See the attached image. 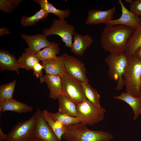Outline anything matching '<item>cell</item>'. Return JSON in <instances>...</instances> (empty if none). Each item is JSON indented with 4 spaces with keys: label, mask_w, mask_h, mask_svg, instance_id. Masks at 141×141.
<instances>
[{
    "label": "cell",
    "mask_w": 141,
    "mask_h": 141,
    "mask_svg": "<svg viewBox=\"0 0 141 141\" xmlns=\"http://www.w3.org/2000/svg\"><path fill=\"white\" fill-rule=\"evenodd\" d=\"M49 14L45 10L41 9L32 16H22L20 21V24L24 27L31 26L44 19Z\"/></svg>",
    "instance_id": "obj_27"
},
{
    "label": "cell",
    "mask_w": 141,
    "mask_h": 141,
    "mask_svg": "<svg viewBox=\"0 0 141 141\" xmlns=\"http://www.w3.org/2000/svg\"><path fill=\"white\" fill-rule=\"evenodd\" d=\"M73 42L71 48V51L75 55L81 56L86 50L93 43L92 37L88 34L82 35L75 33L73 37Z\"/></svg>",
    "instance_id": "obj_15"
},
{
    "label": "cell",
    "mask_w": 141,
    "mask_h": 141,
    "mask_svg": "<svg viewBox=\"0 0 141 141\" xmlns=\"http://www.w3.org/2000/svg\"><path fill=\"white\" fill-rule=\"evenodd\" d=\"M129 7L131 11L139 16H141V0H133Z\"/></svg>",
    "instance_id": "obj_31"
},
{
    "label": "cell",
    "mask_w": 141,
    "mask_h": 141,
    "mask_svg": "<svg viewBox=\"0 0 141 141\" xmlns=\"http://www.w3.org/2000/svg\"><path fill=\"white\" fill-rule=\"evenodd\" d=\"M33 106L11 98L0 103V112L7 111L14 112L19 114L31 112Z\"/></svg>",
    "instance_id": "obj_16"
},
{
    "label": "cell",
    "mask_w": 141,
    "mask_h": 141,
    "mask_svg": "<svg viewBox=\"0 0 141 141\" xmlns=\"http://www.w3.org/2000/svg\"><path fill=\"white\" fill-rule=\"evenodd\" d=\"M104 61L108 67L109 78L116 82V89L121 90L125 86L123 76L127 64L126 56L124 53L120 54L110 53Z\"/></svg>",
    "instance_id": "obj_4"
},
{
    "label": "cell",
    "mask_w": 141,
    "mask_h": 141,
    "mask_svg": "<svg viewBox=\"0 0 141 141\" xmlns=\"http://www.w3.org/2000/svg\"><path fill=\"white\" fill-rule=\"evenodd\" d=\"M49 116L53 120L60 123L64 127L80 122L77 117L69 116L59 112L54 113L48 111Z\"/></svg>",
    "instance_id": "obj_25"
},
{
    "label": "cell",
    "mask_w": 141,
    "mask_h": 141,
    "mask_svg": "<svg viewBox=\"0 0 141 141\" xmlns=\"http://www.w3.org/2000/svg\"><path fill=\"white\" fill-rule=\"evenodd\" d=\"M75 31V26L65 19H56L53 20L50 27L43 29V33L47 37L52 35L59 36L65 46L70 48Z\"/></svg>",
    "instance_id": "obj_6"
},
{
    "label": "cell",
    "mask_w": 141,
    "mask_h": 141,
    "mask_svg": "<svg viewBox=\"0 0 141 141\" xmlns=\"http://www.w3.org/2000/svg\"><path fill=\"white\" fill-rule=\"evenodd\" d=\"M140 92H141V83L140 84Z\"/></svg>",
    "instance_id": "obj_39"
},
{
    "label": "cell",
    "mask_w": 141,
    "mask_h": 141,
    "mask_svg": "<svg viewBox=\"0 0 141 141\" xmlns=\"http://www.w3.org/2000/svg\"><path fill=\"white\" fill-rule=\"evenodd\" d=\"M113 98L122 101L128 104L133 112V120H136L140 114V102L139 98L135 97L127 92H122L118 96H114Z\"/></svg>",
    "instance_id": "obj_21"
},
{
    "label": "cell",
    "mask_w": 141,
    "mask_h": 141,
    "mask_svg": "<svg viewBox=\"0 0 141 141\" xmlns=\"http://www.w3.org/2000/svg\"><path fill=\"white\" fill-rule=\"evenodd\" d=\"M115 10V7L106 10L90 9L88 12L85 23L90 25L105 24L107 21L113 20Z\"/></svg>",
    "instance_id": "obj_12"
},
{
    "label": "cell",
    "mask_w": 141,
    "mask_h": 141,
    "mask_svg": "<svg viewBox=\"0 0 141 141\" xmlns=\"http://www.w3.org/2000/svg\"><path fill=\"white\" fill-rule=\"evenodd\" d=\"M20 67L15 57L12 54L4 50L0 51V69L1 70L14 71L19 72Z\"/></svg>",
    "instance_id": "obj_18"
},
{
    "label": "cell",
    "mask_w": 141,
    "mask_h": 141,
    "mask_svg": "<svg viewBox=\"0 0 141 141\" xmlns=\"http://www.w3.org/2000/svg\"><path fill=\"white\" fill-rule=\"evenodd\" d=\"M36 121L34 113L28 119L17 123L9 132L6 141H27L34 136Z\"/></svg>",
    "instance_id": "obj_7"
},
{
    "label": "cell",
    "mask_w": 141,
    "mask_h": 141,
    "mask_svg": "<svg viewBox=\"0 0 141 141\" xmlns=\"http://www.w3.org/2000/svg\"><path fill=\"white\" fill-rule=\"evenodd\" d=\"M139 98L140 102V108L139 111V113L140 114H141V92H140V95Z\"/></svg>",
    "instance_id": "obj_37"
},
{
    "label": "cell",
    "mask_w": 141,
    "mask_h": 141,
    "mask_svg": "<svg viewBox=\"0 0 141 141\" xmlns=\"http://www.w3.org/2000/svg\"><path fill=\"white\" fill-rule=\"evenodd\" d=\"M64 127L62 138L66 141H109L113 138L108 132L90 130L81 122Z\"/></svg>",
    "instance_id": "obj_2"
},
{
    "label": "cell",
    "mask_w": 141,
    "mask_h": 141,
    "mask_svg": "<svg viewBox=\"0 0 141 141\" xmlns=\"http://www.w3.org/2000/svg\"><path fill=\"white\" fill-rule=\"evenodd\" d=\"M87 99L95 105L100 107V96L97 90L89 84L81 82Z\"/></svg>",
    "instance_id": "obj_28"
},
{
    "label": "cell",
    "mask_w": 141,
    "mask_h": 141,
    "mask_svg": "<svg viewBox=\"0 0 141 141\" xmlns=\"http://www.w3.org/2000/svg\"><path fill=\"white\" fill-rule=\"evenodd\" d=\"M27 141H43L40 139L36 137L33 136Z\"/></svg>",
    "instance_id": "obj_36"
},
{
    "label": "cell",
    "mask_w": 141,
    "mask_h": 141,
    "mask_svg": "<svg viewBox=\"0 0 141 141\" xmlns=\"http://www.w3.org/2000/svg\"><path fill=\"white\" fill-rule=\"evenodd\" d=\"M62 93L76 104L87 99L81 82L65 73L61 77Z\"/></svg>",
    "instance_id": "obj_8"
},
{
    "label": "cell",
    "mask_w": 141,
    "mask_h": 141,
    "mask_svg": "<svg viewBox=\"0 0 141 141\" xmlns=\"http://www.w3.org/2000/svg\"><path fill=\"white\" fill-rule=\"evenodd\" d=\"M118 2L121 8V16L117 19L107 21L105 24L106 26L121 25L130 27L134 30L137 29L141 22V18L128 10L121 0H119Z\"/></svg>",
    "instance_id": "obj_11"
},
{
    "label": "cell",
    "mask_w": 141,
    "mask_h": 141,
    "mask_svg": "<svg viewBox=\"0 0 141 141\" xmlns=\"http://www.w3.org/2000/svg\"><path fill=\"white\" fill-rule=\"evenodd\" d=\"M22 0H0V9L6 13L12 11Z\"/></svg>",
    "instance_id": "obj_30"
},
{
    "label": "cell",
    "mask_w": 141,
    "mask_h": 141,
    "mask_svg": "<svg viewBox=\"0 0 141 141\" xmlns=\"http://www.w3.org/2000/svg\"><path fill=\"white\" fill-rule=\"evenodd\" d=\"M20 35L27 43L30 50L35 54L41 49L49 46L51 43L44 34L30 35L22 34Z\"/></svg>",
    "instance_id": "obj_13"
},
{
    "label": "cell",
    "mask_w": 141,
    "mask_h": 141,
    "mask_svg": "<svg viewBox=\"0 0 141 141\" xmlns=\"http://www.w3.org/2000/svg\"><path fill=\"white\" fill-rule=\"evenodd\" d=\"M10 33L8 29L5 27H3L0 28V36H2L3 35L7 34Z\"/></svg>",
    "instance_id": "obj_34"
},
{
    "label": "cell",
    "mask_w": 141,
    "mask_h": 141,
    "mask_svg": "<svg viewBox=\"0 0 141 141\" xmlns=\"http://www.w3.org/2000/svg\"><path fill=\"white\" fill-rule=\"evenodd\" d=\"M8 137V135L5 134L2 131L1 127H0V141H6Z\"/></svg>",
    "instance_id": "obj_33"
},
{
    "label": "cell",
    "mask_w": 141,
    "mask_h": 141,
    "mask_svg": "<svg viewBox=\"0 0 141 141\" xmlns=\"http://www.w3.org/2000/svg\"><path fill=\"white\" fill-rule=\"evenodd\" d=\"M77 105V117L80 122L92 126L102 121L104 118L106 109L95 105L87 99Z\"/></svg>",
    "instance_id": "obj_5"
},
{
    "label": "cell",
    "mask_w": 141,
    "mask_h": 141,
    "mask_svg": "<svg viewBox=\"0 0 141 141\" xmlns=\"http://www.w3.org/2000/svg\"><path fill=\"white\" fill-rule=\"evenodd\" d=\"M61 56L66 73L80 82L89 83L86 68L82 61L67 53Z\"/></svg>",
    "instance_id": "obj_9"
},
{
    "label": "cell",
    "mask_w": 141,
    "mask_h": 141,
    "mask_svg": "<svg viewBox=\"0 0 141 141\" xmlns=\"http://www.w3.org/2000/svg\"><path fill=\"white\" fill-rule=\"evenodd\" d=\"M17 60L20 68L27 70L32 69L34 64L40 61L36 54L32 53L28 48L24 49V52Z\"/></svg>",
    "instance_id": "obj_22"
},
{
    "label": "cell",
    "mask_w": 141,
    "mask_h": 141,
    "mask_svg": "<svg viewBox=\"0 0 141 141\" xmlns=\"http://www.w3.org/2000/svg\"><path fill=\"white\" fill-rule=\"evenodd\" d=\"M48 111L45 109L42 110L43 117L57 136L58 141H60L64 132V127L59 122L55 121L52 119L48 115Z\"/></svg>",
    "instance_id": "obj_26"
},
{
    "label": "cell",
    "mask_w": 141,
    "mask_h": 141,
    "mask_svg": "<svg viewBox=\"0 0 141 141\" xmlns=\"http://www.w3.org/2000/svg\"><path fill=\"white\" fill-rule=\"evenodd\" d=\"M58 112L72 116L77 117V104L73 101L61 94L58 97Z\"/></svg>",
    "instance_id": "obj_19"
},
{
    "label": "cell",
    "mask_w": 141,
    "mask_h": 141,
    "mask_svg": "<svg viewBox=\"0 0 141 141\" xmlns=\"http://www.w3.org/2000/svg\"><path fill=\"white\" fill-rule=\"evenodd\" d=\"M35 114L36 121L33 136L43 141H59L57 136L45 120L42 110L38 108Z\"/></svg>",
    "instance_id": "obj_10"
},
{
    "label": "cell",
    "mask_w": 141,
    "mask_h": 141,
    "mask_svg": "<svg viewBox=\"0 0 141 141\" xmlns=\"http://www.w3.org/2000/svg\"><path fill=\"white\" fill-rule=\"evenodd\" d=\"M134 55L141 61V47L137 49Z\"/></svg>",
    "instance_id": "obj_35"
},
{
    "label": "cell",
    "mask_w": 141,
    "mask_h": 141,
    "mask_svg": "<svg viewBox=\"0 0 141 141\" xmlns=\"http://www.w3.org/2000/svg\"><path fill=\"white\" fill-rule=\"evenodd\" d=\"M141 47V22L128 39L124 52L126 56L134 55Z\"/></svg>",
    "instance_id": "obj_20"
},
{
    "label": "cell",
    "mask_w": 141,
    "mask_h": 141,
    "mask_svg": "<svg viewBox=\"0 0 141 141\" xmlns=\"http://www.w3.org/2000/svg\"><path fill=\"white\" fill-rule=\"evenodd\" d=\"M16 80L2 85L0 87V103L13 98L16 84Z\"/></svg>",
    "instance_id": "obj_29"
},
{
    "label": "cell",
    "mask_w": 141,
    "mask_h": 141,
    "mask_svg": "<svg viewBox=\"0 0 141 141\" xmlns=\"http://www.w3.org/2000/svg\"><path fill=\"white\" fill-rule=\"evenodd\" d=\"M41 83H46L49 88V97L54 100L57 99L62 93L61 77L46 74L40 78Z\"/></svg>",
    "instance_id": "obj_14"
},
{
    "label": "cell",
    "mask_w": 141,
    "mask_h": 141,
    "mask_svg": "<svg viewBox=\"0 0 141 141\" xmlns=\"http://www.w3.org/2000/svg\"><path fill=\"white\" fill-rule=\"evenodd\" d=\"M43 67L39 62L36 63L33 66L32 69L33 71L34 75L37 78H40L42 77V70Z\"/></svg>",
    "instance_id": "obj_32"
},
{
    "label": "cell",
    "mask_w": 141,
    "mask_h": 141,
    "mask_svg": "<svg viewBox=\"0 0 141 141\" xmlns=\"http://www.w3.org/2000/svg\"><path fill=\"white\" fill-rule=\"evenodd\" d=\"M60 50L58 44L52 42L49 46L39 51L36 55L40 61H44L56 58Z\"/></svg>",
    "instance_id": "obj_24"
},
{
    "label": "cell",
    "mask_w": 141,
    "mask_h": 141,
    "mask_svg": "<svg viewBox=\"0 0 141 141\" xmlns=\"http://www.w3.org/2000/svg\"><path fill=\"white\" fill-rule=\"evenodd\" d=\"M34 1L38 4L42 9L48 13L56 16L59 19H64L68 17L70 13L69 9H60L57 8L47 0H34Z\"/></svg>",
    "instance_id": "obj_23"
},
{
    "label": "cell",
    "mask_w": 141,
    "mask_h": 141,
    "mask_svg": "<svg viewBox=\"0 0 141 141\" xmlns=\"http://www.w3.org/2000/svg\"><path fill=\"white\" fill-rule=\"evenodd\" d=\"M135 30L123 25L106 26L100 38L102 48L110 53H124L128 40Z\"/></svg>",
    "instance_id": "obj_1"
},
{
    "label": "cell",
    "mask_w": 141,
    "mask_h": 141,
    "mask_svg": "<svg viewBox=\"0 0 141 141\" xmlns=\"http://www.w3.org/2000/svg\"><path fill=\"white\" fill-rule=\"evenodd\" d=\"M127 64L123 78L126 91L139 98L140 95L141 61L134 55L126 56Z\"/></svg>",
    "instance_id": "obj_3"
},
{
    "label": "cell",
    "mask_w": 141,
    "mask_h": 141,
    "mask_svg": "<svg viewBox=\"0 0 141 141\" xmlns=\"http://www.w3.org/2000/svg\"><path fill=\"white\" fill-rule=\"evenodd\" d=\"M125 1L127 2L130 3L133 0H126Z\"/></svg>",
    "instance_id": "obj_38"
},
{
    "label": "cell",
    "mask_w": 141,
    "mask_h": 141,
    "mask_svg": "<svg viewBox=\"0 0 141 141\" xmlns=\"http://www.w3.org/2000/svg\"><path fill=\"white\" fill-rule=\"evenodd\" d=\"M41 64L46 74L61 77L66 73L61 56L55 58L42 61Z\"/></svg>",
    "instance_id": "obj_17"
}]
</instances>
